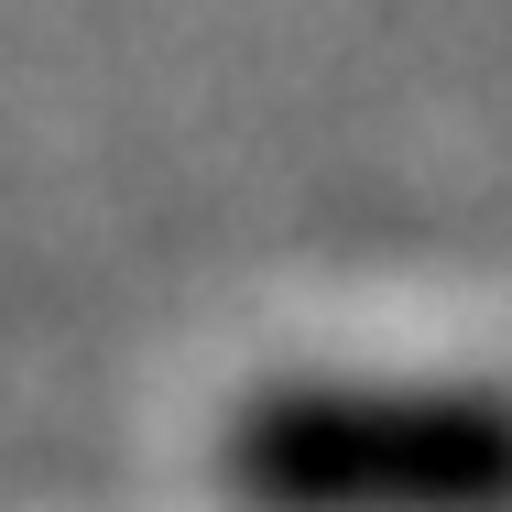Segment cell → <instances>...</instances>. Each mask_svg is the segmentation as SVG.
Returning a JSON list of instances; mask_svg holds the SVG:
<instances>
[{
    "instance_id": "cell-1",
    "label": "cell",
    "mask_w": 512,
    "mask_h": 512,
    "mask_svg": "<svg viewBox=\"0 0 512 512\" xmlns=\"http://www.w3.org/2000/svg\"><path fill=\"white\" fill-rule=\"evenodd\" d=\"M229 512H512V382L284 371L218 414Z\"/></svg>"
}]
</instances>
